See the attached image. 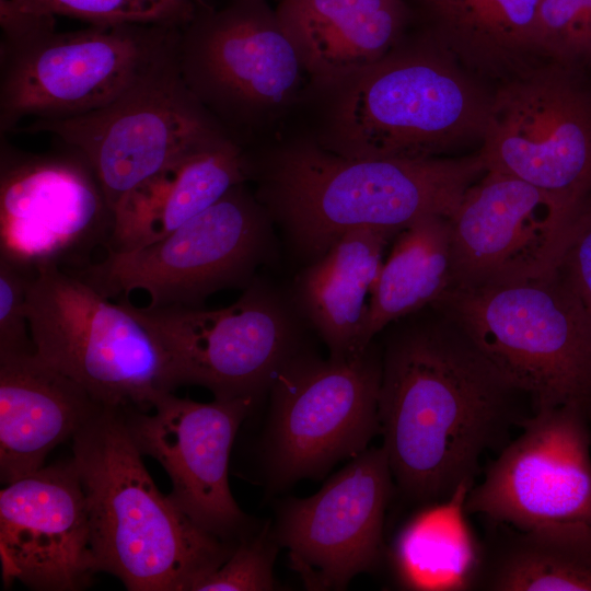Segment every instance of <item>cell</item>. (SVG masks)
<instances>
[{
  "instance_id": "52a82bcc",
  "label": "cell",
  "mask_w": 591,
  "mask_h": 591,
  "mask_svg": "<svg viewBox=\"0 0 591 591\" xmlns=\"http://www.w3.org/2000/svg\"><path fill=\"white\" fill-rule=\"evenodd\" d=\"M37 355L99 404L150 412L173 392L170 356L127 297L112 303L78 275L39 267L26 297Z\"/></svg>"
},
{
  "instance_id": "1f68e13d",
  "label": "cell",
  "mask_w": 591,
  "mask_h": 591,
  "mask_svg": "<svg viewBox=\"0 0 591 591\" xmlns=\"http://www.w3.org/2000/svg\"><path fill=\"white\" fill-rule=\"evenodd\" d=\"M555 267L591 317V196L577 212Z\"/></svg>"
},
{
  "instance_id": "d6986e66",
  "label": "cell",
  "mask_w": 591,
  "mask_h": 591,
  "mask_svg": "<svg viewBox=\"0 0 591 591\" xmlns=\"http://www.w3.org/2000/svg\"><path fill=\"white\" fill-rule=\"evenodd\" d=\"M3 583L77 591L95 571L85 495L72 460L44 465L0 491Z\"/></svg>"
},
{
  "instance_id": "2e32d148",
  "label": "cell",
  "mask_w": 591,
  "mask_h": 591,
  "mask_svg": "<svg viewBox=\"0 0 591 591\" xmlns=\"http://www.w3.org/2000/svg\"><path fill=\"white\" fill-rule=\"evenodd\" d=\"M256 401L250 397L200 403L161 395L153 413L121 408L134 442L164 468L167 495L195 524L228 543L247 534L248 518L229 486V459L237 430Z\"/></svg>"
},
{
  "instance_id": "7402d4cb",
  "label": "cell",
  "mask_w": 591,
  "mask_h": 591,
  "mask_svg": "<svg viewBox=\"0 0 591 591\" xmlns=\"http://www.w3.org/2000/svg\"><path fill=\"white\" fill-rule=\"evenodd\" d=\"M275 10L310 83L384 57L406 36L413 14L405 0H279Z\"/></svg>"
},
{
  "instance_id": "6da1fadb",
  "label": "cell",
  "mask_w": 591,
  "mask_h": 591,
  "mask_svg": "<svg viewBox=\"0 0 591 591\" xmlns=\"http://www.w3.org/2000/svg\"><path fill=\"white\" fill-rule=\"evenodd\" d=\"M376 337L380 432L398 490L430 505L472 487L483 453L528 418L526 395L436 305Z\"/></svg>"
},
{
  "instance_id": "83f0119b",
  "label": "cell",
  "mask_w": 591,
  "mask_h": 591,
  "mask_svg": "<svg viewBox=\"0 0 591 591\" xmlns=\"http://www.w3.org/2000/svg\"><path fill=\"white\" fill-rule=\"evenodd\" d=\"M36 15H62L91 25L144 24L182 27L195 15L194 0H7Z\"/></svg>"
},
{
  "instance_id": "277c9868",
  "label": "cell",
  "mask_w": 591,
  "mask_h": 591,
  "mask_svg": "<svg viewBox=\"0 0 591 591\" xmlns=\"http://www.w3.org/2000/svg\"><path fill=\"white\" fill-rule=\"evenodd\" d=\"M120 407L102 405L72 438L95 571L130 591H193L235 544L206 532L163 495Z\"/></svg>"
},
{
  "instance_id": "e0dca14e",
  "label": "cell",
  "mask_w": 591,
  "mask_h": 591,
  "mask_svg": "<svg viewBox=\"0 0 591 591\" xmlns=\"http://www.w3.org/2000/svg\"><path fill=\"white\" fill-rule=\"evenodd\" d=\"M393 480L383 445L370 448L315 495L282 508L275 538L309 589H343L379 564Z\"/></svg>"
},
{
  "instance_id": "3957f363",
  "label": "cell",
  "mask_w": 591,
  "mask_h": 591,
  "mask_svg": "<svg viewBox=\"0 0 591 591\" xmlns=\"http://www.w3.org/2000/svg\"><path fill=\"white\" fill-rule=\"evenodd\" d=\"M452 57L426 30L362 69L309 83L301 100L315 114L304 137L349 159L436 158L483 139L491 96Z\"/></svg>"
},
{
  "instance_id": "8992f818",
  "label": "cell",
  "mask_w": 591,
  "mask_h": 591,
  "mask_svg": "<svg viewBox=\"0 0 591 591\" xmlns=\"http://www.w3.org/2000/svg\"><path fill=\"white\" fill-rule=\"evenodd\" d=\"M433 305L471 336L534 412L572 406L591 421V317L556 267L452 289Z\"/></svg>"
},
{
  "instance_id": "30bf717a",
  "label": "cell",
  "mask_w": 591,
  "mask_h": 591,
  "mask_svg": "<svg viewBox=\"0 0 591 591\" xmlns=\"http://www.w3.org/2000/svg\"><path fill=\"white\" fill-rule=\"evenodd\" d=\"M39 132L85 155L114 213L142 184L231 138L186 85L175 47L111 104L68 119L32 120L14 131Z\"/></svg>"
},
{
  "instance_id": "44dd1931",
  "label": "cell",
  "mask_w": 591,
  "mask_h": 591,
  "mask_svg": "<svg viewBox=\"0 0 591 591\" xmlns=\"http://www.w3.org/2000/svg\"><path fill=\"white\" fill-rule=\"evenodd\" d=\"M398 232L352 229L296 275L289 289L291 299L326 346L328 357H355L372 343L368 337L370 297L384 251Z\"/></svg>"
},
{
  "instance_id": "f1b7e54d",
  "label": "cell",
  "mask_w": 591,
  "mask_h": 591,
  "mask_svg": "<svg viewBox=\"0 0 591 591\" xmlns=\"http://www.w3.org/2000/svg\"><path fill=\"white\" fill-rule=\"evenodd\" d=\"M537 42L558 62L591 63V0H538Z\"/></svg>"
},
{
  "instance_id": "5b68a950",
  "label": "cell",
  "mask_w": 591,
  "mask_h": 591,
  "mask_svg": "<svg viewBox=\"0 0 591 591\" xmlns=\"http://www.w3.org/2000/svg\"><path fill=\"white\" fill-rule=\"evenodd\" d=\"M0 136L22 120L68 119L124 94L175 47L179 28L91 25L56 31L55 16L0 0Z\"/></svg>"
},
{
  "instance_id": "484cf974",
  "label": "cell",
  "mask_w": 591,
  "mask_h": 591,
  "mask_svg": "<svg viewBox=\"0 0 591 591\" xmlns=\"http://www.w3.org/2000/svg\"><path fill=\"white\" fill-rule=\"evenodd\" d=\"M471 487L430 503L401 531L393 549L403 586L415 590H465L476 587L484 547L464 519Z\"/></svg>"
},
{
  "instance_id": "7c38bea8",
  "label": "cell",
  "mask_w": 591,
  "mask_h": 591,
  "mask_svg": "<svg viewBox=\"0 0 591 591\" xmlns=\"http://www.w3.org/2000/svg\"><path fill=\"white\" fill-rule=\"evenodd\" d=\"M381 347L359 355L318 357L306 348L274 380L265 457L277 484L321 477L367 450L380 432Z\"/></svg>"
},
{
  "instance_id": "7a4b0ae2",
  "label": "cell",
  "mask_w": 591,
  "mask_h": 591,
  "mask_svg": "<svg viewBox=\"0 0 591 591\" xmlns=\"http://www.w3.org/2000/svg\"><path fill=\"white\" fill-rule=\"evenodd\" d=\"M243 154L247 182L301 267L352 229L401 231L427 215L450 218L487 171L479 151L460 158L349 159L305 137Z\"/></svg>"
},
{
  "instance_id": "cb8c5ba5",
  "label": "cell",
  "mask_w": 591,
  "mask_h": 591,
  "mask_svg": "<svg viewBox=\"0 0 591 591\" xmlns=\"http://www.w3.org/2000/svg\"><path fill=\"white\" fill-rule=\"evenodd\" d=\"M392 243L370 297L371 341L392 322L436 304L453 286L449 217L424 216Z\"/></svg>"
},
{
  "instance_id": "4fadbf2b",
  "label": "cell",
  "mask_w": 591,
  "mask_h": 591,
  "mask_svg": "<svg viewBox=\"0 0 591 591\" xmlns=\"http://www.w3.org/2000/svg\"><path fill=\"white\" fill-rule=\"evenodd\" d=\"M115 223L97 175L62 142L34 153L0 136V258L34 275L43 266L81 270L107 250Z\"/></svg>"
},
{
  "instance_id": "f546056e",
  "label": "cell",
  "mask_w": 591,
  "mask_h": 591,
  "mask_svg": "<svg viewBox=\"0 0 591 591\" xmlns=\"http://www.w3.org/2000/svg\"><path fill=\"white\" fill-rule=\"evenodd\" d=\"M276 546L268 528L245 534L217 569L201 578L193 591H267L276 587L273 564Z\"/></svg>"
},
{
  "instance_id": "5bb4252c",
  "label": "cell",
  "mask_w": 591,
  "mask_h": 591,
  "mask_svg": "<svg viewBox=\"0 0 591 591\" xmlns=\"http://www.w3.org/2000/svg\"><path fill=\"white\" fill-rule=\"evenodd\" d=\"M465 497L467 514L521 531L591 540V421L578 408L533 412Z\"/></svg>"
},
{
  "instance_id": "ac0fdd59",
  "label": "cell",
  "mask_w": 591,
  "mask_h": 591,
  "mask_svg": "<svg viewBox=\"0 0 591 591\" xmlns=\"http://www.w3.org/2000/svg\"><path fill=\"white\" fill-rule=\"evenodd\" d=\"M450 224L452 289H472L554 268L572 220L535 186L487 170L466 190Z\"/></svg>"
},
{
  "instance_id": "9c48e42d",
  "label": "cell",
  "mask_w": 591,
  "mask_h": 591,
  "mask_svg": "<svg viewBox=\"0 0 591 591\" xmlns=\"http://www.w3.org/2000/svg\"><path fill=\"white\" fill-rule=\"evenodd\" d=\"M275 224L246 183L164 237L72 271L106 298L146 291L152 306L202 308L211 294L245 289L278 253Z\"/></svg>"
},
{
  "instance_id": "d6a6232c",
  "label": "cell",
  "mask_w": 591,
  "mask_h": 591,
  "mask_svg": "<svg viewBox=\"0 0 591 591\" xmlns=\"http://www.w3.org/2000/svg\"><path fill=\"white\" fill-rule=\"evenodd\" d=\"M194 1H195L198 5H200V7H201V5H202V7L207 5V3L205 2V0H194Z\"/></svg>"
},
{
  "instance_id": "4316f807",
  "label": "cell",
  "mask_w": 591,
  "mask_h": 591,
  "mask_svg": "<svg viewBox=\"0 0 591 591\" xmlns=\"http://www.w3.org/2000/svg\"><path fill=\"white\" fill-rule=\"evenodd\" d=\"M509 529L499 544L484 548L478 589L591 591V540Z\"/></svg>"
},
{
  "instance_id": "9a60e30c",
  "label": "cell",
  "mask_w": 591,
  "mask_h": 591,
  "mask_svg": "<svg viewBox=\"0 0 591 591\" xmlns=\"http://www.w3.org/2000/svg\"><path fill=\"white\" fill-rule=\"evenodd\" d=\"M482 141L486 170L535 186L572 221L591 196V95L565 70L505 84L491 96Z\"/></svg>"
},
{
  "instance_id": "ba28073f",
  "label": "cell",
  "mask_w": 591,
  "mask_h": 591,
  "mask_svg": "<svg viewBox=\"0 0 591 591\" xmlns=\"http://www.w3.org/2000/svg\"><path fill=\"white\" fill-rule=\"evenodd\" d=\"M175 57L188 89L242 149L300 102L310 83L266 0L198 8L179 28Z\"/></svg>"
},
{
  "instance_id": "603a6c76",
  "label": "cell",
  "mask_w": 591,
  "mask_h": 591,
  "mask_svg": "<svg viewBox=\"0 0 591 591\" xmlns=\"http://www.w3.org/2000/svg\"><path fill=\"white\" fill-rule=\"evenodd\" d=\"M246 182L243 149L231 138L188 157L119 204L106 253L128 252L164 237Z\"/></svg>"
},
{
  "instance_id": "8fae6325",
  "label": "cell",
  "mask_w": 591,
  "mask_h": 591,
  "mask_svg": "<svg viewBox=\"0 0 591 591\" xmlns=\"http://www.w3.org/2000/svg\"><path fill=\"white\" fill-rule=\"evenodd\" d=\"M131 306L164 345L176 389L202 386L216 399L257 402L311 331L289 289L259 276L223 309Z\"/></svg>"
},
{
  "instance_id": "4dcf8cb0",
  "label": "cell",
  "mask_w": 591,
  "mask_h": 591,
  "mask_svg": "<svg viewBox=\"0 0 591 591\" xmlns=\"http://www.w3.org/2000/svg\"><path fill=\"white\" fill-rule=\"evenodd\" d=\"M33 276L0 258V354L35 350L26 309Z\"/></svg>"
},
{
  "instance_id": "ffe728a7",
  "label": "cell",
  "mask_w": 591,
  "mask_h": 591,
  "mask_svg": "<svg viewBox=\"0 0 591 591\" xmlns=\"http://www.w3.org/2000/svg\"><path fill=\"white\" fill-rule=\"evenodd\" d=\"M102 405L36 350L0 354V479L10 484L44 466Z\"/></svg>"
},
{
  "instance_id": "d4e9b609",
  "label": "cell",
  "mask_w": 591,
  "mask_h": 591,
  "mask_svg": "<svg viewBox=\"0 0 591 591\" xmlns=\"http://www.w3.org/2000/svg\"><path fill=\"white\" fill-rule=\"evenodd\" d=\"M429 31L473 67L515 66L537 42L538 0H417Z\"/></svg>"
}]
</instances>
